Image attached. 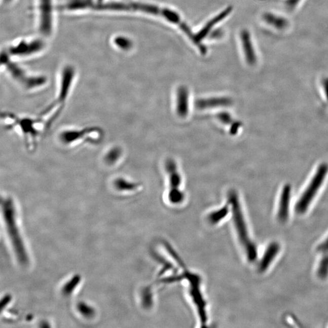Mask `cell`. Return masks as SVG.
<instances>
[{
	"label": "cell",
	"mask_w": 328,
	"mask_h": 328,
	"mask_svg": "<svg viewBox=\"0 0 328 328\" xmlns=\"http://www.w3.org/2000/svg\"><path fill=\"white\" fill-rule=\"evenodd\" d=\"M2 119L6 129L16 131L20 135L29 152L34 151L42 132L47 130L45 122L41 117H20L5 112L2 115Z\"/></svg>",
	"instance_id": "cell-1"
},
{
	"label": "cell",
	"mask_w": 328,
	"mask_h": 328,
	"mask_svg": "<svg viewBox=\"0 0 328 328\" xmlns=\"http://www.w3.org/2000/svg\"><path fill=\"white\" fill-rule=\"evenodd\" d=\"M2 206L6 229L15 256L21 265L26 266L28 265L29 258L18 228L14 202L11 198H3Z\"/></svg>",
	"instance_id": "cell-2"
},
{
	"label": "cell",
	"mask_w": 328,
	"mask_h": 328,
	"mask_svg": "<svg viewBox=\"0 0 328 328\" xmlns=\"http://www.w3.org/2000/svg\"><path fill=\"white\" fill-rule=\"evenodd\" d=\"M75 70L70 67H66L61 75L59 91L56 99L43 111L40 116L44 121L47 130L59 117L68 99L75 79Z\"/></svg>",
	"instance_id": "cell-3"
},
{
	"label": "cell",
	"mask_w": 328,
	"mask_h": 328,
	"mask_svg": "<svg viewBox=\"0 0 328 328\" xmlns=\"http://www.w3.org/2000/svg\"><path fill=\"white\" fill-rule=\"evenodd\" d=\"M228 202L231 205L234 216V223L238 233L239 239L246 253L247 259L250 262L255 261L257 258V249L251 241L248 233L246 223L242 213L240 201L237 192L230 191L228 194Z\"/></svg>",
	"instance_id": "cell-4"
},
{
	"label": "cell",
	"mask_w": 328,
	"mask_h": 328,
	"mask_svg": "<svg viewBox=\"0 0 328 328\" xmlns=\"http://www.w3.org/2000/svg\"><path fill=\"white\" fill-rule=\"evenodd\" d=\"M121 11H140L144 13L158 15L163 17L171 23L176 24L178 25L183 31L188 35L189 39H191L193 43L195 42V34L192 32L186 23L180 19L178 14L170 9L167 8H161L158 6L143 4V3H121Z\"/></svg>",
	"instance_id": "cell-5"
},
{
	"label": "cell",
	"mask_w": 328,
	"mask_h": 328,
	"mask_svg": "<svg viewBox=\"0 0 328 328\" xmlns=\"http://www.w3.org/2000/svg\"><path fill=\"white\" fill-rule=\"evenodd\" d=\"M103 130L97 127L74 128L63 131L59 139L63 145L74 147L84 144H97L103 139Z\"/></svg>",
	"instance_id": "cell-6"
},
{
	"label": "cell",
	"mask_w": 328,
	"mask_h": 328,
	"mask_svg": "<svg viewBox=\"0 0 328 328\" xmlns=\"http://www.w3.org/2000/svg\"><path fill=\"white\" fill-rule=\"evenodd\" d=\"M327 172L328 166L327 164H321L318 168L316 173L308 186V188L306 189L301 198L297 202L296 205V211L297 213H304L308 209L309 204L313 200L315 195L320 189L321 186L322 185Z\"/></svg>",
	"instance_id": "cell-7"
},
{
	"label": "cell",
	"mask_w": 328,
	"mask_h": 328,
	"mask_svg": "<svg viewBox=\"0 0 328 328\" xmlns=\"http://www.w3.org/2000/svg\"><path fill=\"white\" fill-rule=\"evenodd\" d=\"M4 57L6 68L12 78L26 90H36L42 87L46 84L47 79L44 76L30 75L20 67L11 62L7 56Z\"/></svg>",
	"instance_id": "cell-8"
},
{
	"label": "cell",
	"mask_w": 328,
	"mask_h": 328,
	"mask_svg": "<svg viewBox=\"0 0 328 328\" xmlns=\"http://www.w3.org/2000/svg\"><path fill=\"white\" fill-rule=\"evenodd\" d=\"M39 27L41 31L49 35L53 29V0H39Z\"/></svg>",
	"instance_id": "cell-9"
},
{
	"label": "cell",
	"mask_w": 328,
	"mask_h": 328,
	"mask_svg": "<svg viewBox=\"0 0 328 328\" xmlns=\"http://www.w3.org/2000/svg\"><path fill=\"white\" fill-rule=\"evenodd\" d=\"M232 11V7L227 8L225 11L221 12L220 14L216 15L215 17L212 18L210 21H208L203 28H202L198 33H196L194 44L197 46L202 54H205L207 53L206 47L202 44V40L206 38L214 26H215L220 21L225 19L228 15L231 14Z\"/></svg>",
	"instance_id": "cell-10"
},
{
	"label": "cell",
	"mask_w": 328,
	"mask_h": 328,
	"mask_svg": "<svg viewBox=\"0 0 328 328\" xmlns=\"http://www.w3.org/2000/svg\"><path fill=\"white\" fill-rule=\"evenodd\" d=\"M43 47L44 44L40 41L21 42L12 47L9 53L14 56H27L41 51Z\"/></svg>",
	"instance_id": "cell-11"
},
{
	"label": "cell",
	"mask_w": 328,
	"mask_h": 328,
	"mask_svg": "<svg viewBox=\"0 0 328 328\" xmlns=\"http://www.w3.org/2000/svg\"><path fill=\"white\" fill-rule=\"evenodd\" d=\"M233 102L228 97H214L198 99L195 102V106L199 110L227 107L232 105Z\"/></svg>",
	"instance_id": "cell-12"
},
{
	"label": "cell",
	"mask_w": 328,
	"mask_h": 328,
	"mask_svg": "<svg viewBox=\"0 0 328 328\" xmlns=\"http://www.w3.org/2000/svg\"><path fill=\"white\" fill-rule=\"evenodd\" d=\"M165 170L168 176L170 183V191H180L182 177L177 169L176 162L173 159H168L165 162Z\"/></svg>",
	"instance_id": "cell-13"
},
{
	"label": "cell",
	"mask_w": 328,
	"mask_h": 328,
	"mask_svg": "<svg viewBox=\"0 0 328 328\" xmlns=\"http://www.w3.org/2000/svg\"><path fill=\"white\" fill-rule=\"evenodd\" d=\"M189 91L181 86L177 92L176 113L180 118H185L189 114Z\"/></svg>",
	"instance_id": "cell-14"
},
{
	"label": "cell",
	"mask_w": 328,
	"mask_h": 328,
	"mask_svg": "<svg viewBox=\"0 0 328 328\" xmlns=\"http://www.w3.org/2000/svg\"><path fill=\"white\" fill-rule=\"evenodd\" d=\"M290 198V187H284L281 192L280 204H279L278 217L281 222H284L289 216V203Z\"/></svg>",
	"instance_id": "cell-15"
},
{
	"label": "cell",
	"mask_w": 328,
	"mask_h": 328,
	"mask_svg": "<svg viewBox=\"0 0 328 328\" xmlns=\"http://www.w3.org/2000/svg\"><path fill=\"white\" fill-rule=\"evenodd\" d=\"M242 45L244 50L245 57L248 63L252 65L256 62L255 51L251 41L249 33L247 30H243L241 33Z\"/></svg>",
	"instance_id": "cell-16"
},
{
	"label": "cell",
	"mask_w": 328,
	"mask_h": 328,
	"mask_svg": "<svg viewBox=\"0 0 328 328\" xmlns=\"http://www.w3.org/2000/svg\"><path fill=\"white\" fill-rule=\"evenodd\" d=\"M280 247L277 243H273L269 245L264 254L263 259L260 264V269L261 271H265L269 268L271 263L277 256Z\"/></svg>",
	"instance_id": "cell-17"
},
{
	"label": "cell",
	"mask_w": 328,
	"mask_h": 328,
	"mask_svg": "<svg viewBox=\"0 0 328 328\" xmlns=\"http://www.w3.org/2000/svg\"><path fill=\"white\" fill-rule=\"evenodd\" d=\"M139 185L131 183L124 178H119L115 181V186L119 191H133L138 188Z\"/></svg>",
	"instance_id": "cell-18"
},
{
	"label": "cell",
	"mask_w": 328,
	"mask_h": 328,
	"mask_svg": "<svg viewBox=\"0 0 328 328\" xmlns=\"http://www.w3.org/2000/svg\"><path fill=\"white\" fill-rule=\"evenodd\" d=\"M80 281H81V277L79 275H75L69 281H67L62 289L64 295H70L78 286Z\"/></svg>",
	"instance_id": "cell-19"
},
{
	"label": "cell",
	"mask_w": 328,
	"mask_h": 328,
	"mask_svg": "<svg viewBox=\"0 0 328 328\" xmlns=\"http://www.w3.org/2000/svg\"><path fill=\"white\" fill-rule=\"evenodd\" d=\"M77 308L80 313L86 318H92L95 315L94 309L85 302L79 303Z\"/></svg>",
	"instance_id": "cell-20"
},
{
	"label": "cell",
	"mask_w": 328,
	"mask_h": 328,
	"mask_svg": "<svg viewBox=\"0 0 328 328\" xmlns=\"http://www.w3.org/2000/svg\"><path fill=\"white\" fill-rule=\"evenodd\" d=\"M228 205H226L221 209L211 213L209 217L210 222L213 224L218 223L221 220L227 215L228 213Z\"/></svg>",
	"instance_id": "cell-21"
},
{
	"label": "cell",
	"mask_w": 328,
	"mask_h": 328,
	"mask_svg": "<svg viewBox=\"0 0 328 328\" xmlns=\"http://www.w3.org/2000/svg\"><path fill=\"white\" fill-rule=\"evenodd\" d=\"M122 156V150L120 148H114L108 152L105 156L107 163L115 164L120 159Z\"/></svg>",
	"instance_id": "cell-22"
},
{
	"label": "cell",
	"mask_w": 328,
	"mask_h": 328,
	"mask_svg": "<svg viewBox=\"0 0 328 328\" xmlns=\"http://www.w3.org/2000/svg\"><path fill=\"white\" fill-rule=\"evenodd\" d=\"M328 274V252L321 259L318 267V274L320 278H325Z\"/></svg>",
	"instance_id": "cell-23"
},
{
	"label": "cell",
	"mask_w": 328,
	"mask_h": 328,
	"mask_svg": "<svg viewBox=\"0 0 328 328\" xmlns=\"http://www.w3.org/2000/svg\"><path fill=\"white\" fill-rule=\"evenodd\" d=\"M216 116L217 119L224 124L229 125L233 123L232 116L228 112H221Z\"/></svg>",
	"instance_id": "cell-24"
},
{
	"label": "cell",
	"mask_w": 328,
	"mask_h": 328,
	"mask_svg": "<svg viewBox=\"0 0 328 328\" xmlns=\"http://www.w3.org/2000/svg\"><path fill=\"white\" fill-rule=\"evenodd\" d=\"M116 44L119 47H120L122 49H124V50H128V49L130 48L132 46V43L130 40L127 38H124V37L116 39Z\"/></svg>",
	"instance_id": "cell-25"
},
{
	"label": "cell",
	"mask_w": 328,
	"mask_h": 328,
	"mask_svg": "<svg viewBox=\"0 0 328 328\" xmlns=\"http://www.w3.org/2000/svg\"><path fill=\"white\" fill-rule=\"evenodd\" d=\"M241 127V123L240 122H233L231 127V134L235 135L237 134L239 128Z\"/></svg>",
	"instance_id": "cell-26"
},
{
	"label": "cell",
	"mask_w": 328,
	"mask_h": 328,
	"mask_svg": "<svg viewBox=\"0 0 328 328\" xmlns=\"http://www.w3.org/2000/svg\"><path fill=\"white\" fill-rule=\"evenodd\" d=\"M11 296L10 295H6L2 300L1 302V309L3 310V308L6 307L8 305V303L11 302Z\"/></svg>",
	"instance_id": "cell-27"
},
{
	"label": "cell",
	"mask_w": 328,
	"mask_h": 328,
	"mask_svg": "<svg viewBox=\"0 0 328 328\" xmlns=\"http://www.w3.org/2000/svg\"><path fill=\"white\" fill-rule=\"evenodd\" d=\"M318 251H320V252H325L326 251L328 252V238L325 242H324L322 244L318 247Z\"/></svg>",
	"instance_id": "cell-28"
},
{
	"label": "cell",
	"mask_w": 328,
	"mask_h": 328,
	"mask_svg": "<svg viewBox=\"0 0 328 328\" xmlns=\"http://www.w3.org/2000/svg\"><path fill=\"white\" fill-rule=\"evenodd\" d=\"M223 34V32L220 31V30H216V31H214L212 34H211V38L213 39H216V38H219L220 37H222Z\"/></svg>",
	"instance_id": "cell-29"
},
{
	"label": "cell",
	"mask_w": 328,
	"mask_h": 328,
	"mask_svg": "<svg viewBox=\"0 0 328 328\" xmlns=\"http://www.w3.org/2000/svg\"><path fill=\"white\" fill-rule=\"evenodd\" d=\"M6 2H10L11 0H5Z\"/></svg>",
	"instance_id": "cell-30"
}]
</instances>
